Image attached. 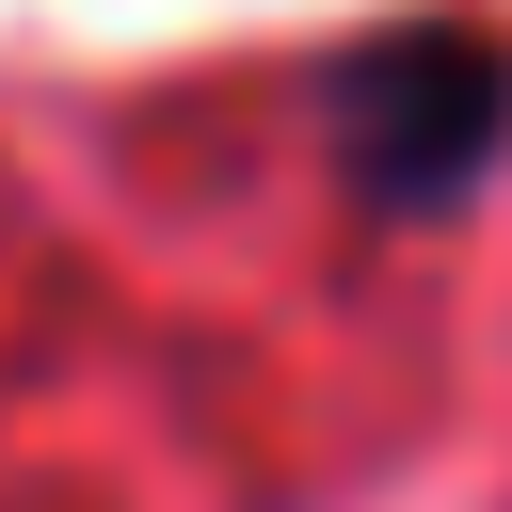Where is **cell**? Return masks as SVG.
Listing matches in <instances>:
<instances>
[{
	"mask_svg": "<svg viewBox=\"0 0 512 512\" xmlns=\"http://www.w3.org/2000/svg\"><path fill=\"white\" fill-rule=\"evenodd\" d=\"M320 128H336V176H352L384 224H416V208L480 192L496 144H512V32H480V16H400V32L336 48Z\"/></svg>",
	"mask_w": 512,
	"mask_h": 512,
	"instance_id": "obj_1",
	"label": "cell"
}]
</instances>
